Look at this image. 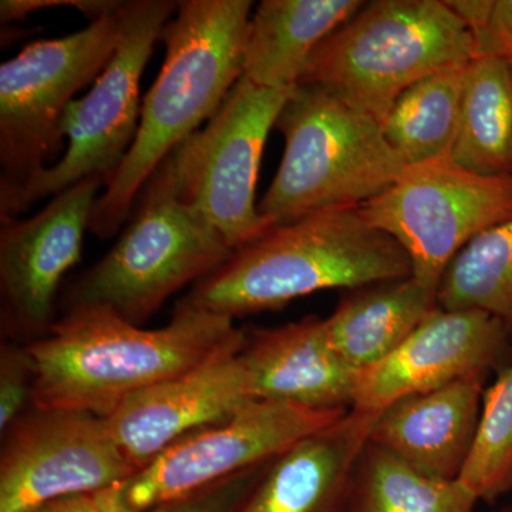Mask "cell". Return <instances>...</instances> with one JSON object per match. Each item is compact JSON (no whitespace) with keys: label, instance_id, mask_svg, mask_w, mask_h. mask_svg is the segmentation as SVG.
<instances>
[{"label":"cell","instance_id":"24","mask_svg":"<svg viewBox=\"0 0 512 512\" xmlns=\"http://www.w3.org/2000/svg\"><path fill=\"white\" fill-rule=\"evenodd\" d=\"M437 306L490 313L512 336V220L488 229L458 252L441 276Z\"/></svg>","mask_w":512,"mask_h":512},{"label":"cell","instance_id":"3","mask_svg":"<svg viewBox=\"0 0 512 512\" xmlns=\"http://www.w3.org/2000/svg\"><path fill=\"white\" fill-rule=\"evenodd\" d=\"M410 276L404 249L367 224L359 207L326 208L269 227L234 249L178 303L244 318L326 289L350 291Z\"/></svg>","mask_w":512,"mask_h":512},{"label":"cell","instance_id":"9","mask_svg":"<svg viewBox=\"0 0 512 512\" xmlns=\"http://www.w3.org/2000/svg\"><path fill=\"white\" fill-rule=\"evenodd\" d=\"M120 10L73 35L29 43L0 66V205L59 153L64 111L119 45Z\"/></svg>","mask_w":512,"mask_h":512},{"label":"cell","instance_id":"20","mask_svg":"<svg viewBox=\"0 0 512 512\" xmlns=\"http://www.w3.org/2000/svg\"><path fill=\"white\" fill-rule=\"evenodd\" d=\"M437 308L436 293L410 276L350 289L326 325L336 352L363 372L392 355Z\"/></svg>","mask_w":512,"mask_h":512},{"label":"cell","instance_id":"5","mask_svg":"<svg viewBox=\"0 0 512 512\" xmlns=\"http://www.w3.org/2000/svg\"><path fill=\"white\" fill-rule=\"evenodd\" d=\"M275 127L285 153L258 204L268 228L326 208L359 207L407 167L382 124L315 84H298Z\"/></svg>","mask_w":512,"mask_h":512},{"label":"cell","instance_id":"28","mask_svg":"<svg viewBox=\"0 0 512 512\" xmlns=\"http://www.w3.org/2000/svg\"><path fill=\"white\" fill-rule=\"evenodd\" d=\"M272 460L143 512H237Z\"/></svg>","mask_w":512,"mask_h":512},{"label":"cell","instance_id":"2","mask_svg":"<svg viewBox=\"0 0 512 512\" xmlns=\"http://www.w3.org/2000/svg\"><path fill=\"white\" fill-rule=\"evenodd\" d=\"M251 0H184L161 42L163 66L141 103L133 146L94 204L89 231L114 237L144 185L181 143L212 119L244 74Z\"/></svg>","mask_w":512,"mask_h":512},{"label":"cell","instance_id":"1","mask_svg":"<svg viewBox=\"0 0 512 512\" xmlns=\"http://www.w3.org/2000/svg\"><path fill=\"white\" fill-rule=\"evenodd\" d=\"M244 342L234 319L178 302L160 329L133 325L103 306L70 309L26 345L35 365L33 407L107 417L128 397Z\"/></svg>","mask_w":512,"mask_h":512},{"label":"cell","instance_id":"11","mask_svg":"<svg viewBox=\"0 0 512 512\" xmlns=\"http://www.w3.org/2000/svg\"><path fill=\"white\" fill-rule=\"evenodd\" d=\"M349 412L252 400L231 419L188 434L94 497L106 512H143L264 464Z\"/></svg>","mask_w":512,"mask_h":512},{"label":"cell","instance_id":"26","mask_svg":"<svg viewBox=\"0 0 512 512\" xmlns=\"http://www.w3.org/2000/svg\"><path fill=\"white\" fill-rule=\"evenodd\" d=\"M466 23L476 57L503 59L512 66V0H447Z\"/></svg>","mask_w":512,"mask_h":512},{"label":"cell","instance_id":"29","mask_svg":"<svg viewBox=\"0 0 512 512\" xmlns=\"http://www.w3.org/2000/svg\"><path fill=\"white\" fill-rule=\"evenodd\" d=\"M119 0H2L0 20L3 23L18 22L29 18L32 13L50 8H73L82 12L90 22L113 15L121 8Z\"/></svg>","mask_w":512,"mask_h":512},{"label":"cell","instance_id":"15","mask_svg":"<svg viewBox=\"0 0 512 512\" xmlns=\"http://www.w3.org/2000/svg\"><path fill=\"white\" fill-rule=\"evenodd\" d=\"M242 346L128 397L104 417L131 466L140 471L178 440L231 419L252 402Z\"/></svg>","mask_w":512,"mask_h":512},{"label":"cell","instance_id":"7","mask_svg":"<svg viewBox=\"0 0 512 512\" xmlns=\"http://www.w3.org/2000/svg\"><path fill=\"white\" fill-rule=\"evenodd\" d=\"M178 9L173 0H131L120 10L116 52L92 89L73 100L60 121L59 136L67 138L62 160L47 168L8 204L0 220H16L37 201L55 197L89 178L109 184L126 160L140 124V82L154 46Z\"/></svg>","mask_w":512,"mask_h":512},{"label":"cell","instance_id":"27","mask_svg":"<svg viewBox=\"0 0 512 512\" xmlns=\"http://www.w3.org/2000/svg\"><path fill=\"white\" fill-rule=\"evenodd\" d=\"M35 365L28 348L6 343L0 350V433L33 407Z\"/></svg>","mask_w":512,"mask_h":512},{"label":"cell","instance_id":"23","mask_svg":"<svg viewBox=\"0 0 512 512\" xmlns=\"http://www.w3.org/2000/svg\"><path fill=\"white\" fill-rule=\"evenodd\" d=\"M478 503L460 481L423 476L369 441L353 470L343 512H476Z\"/></svg>","mask_w":512,"mask_h":512},{"label":"cell","instance_id":"8","mask_svg":"<svg viewBox=\"0 0 512 512\" xmlns=\"http://www.w3.org/2000/svg\"><path fill=\"white\" fill-rule=\"evenodd\" d=\"M296 87L269 89L242 76L212 119L151 175L200 211L232 251L268 229L256 204L259 168L269 133Z\"/></svg>","mask_w":512,"mask_h":512},{"label":"cell","instance_id":"6","mask_svg":"<svg viewBox=\"0 0 512 512\" xmlns=\"http://www.w3.org/2000/svg\"><path fill=\"white\" fill-rule=\"evenodd\" d=\"M232 249L200 211L151 177L119 241L63 299L66 311L103 306L141 326L185 286L212 274Z\"/></svg>","mask_w":512,"mask_h":512},{"label":"cell","instance_id":"16","mask_svg":"<svg viewBox=\"0 0 512 512\" xmlns=\"http://www.w3.org/2000/svg\"><path fill=\"white\" fill-rule=\"evenodd\" d=\"M239 357L251 400L352 410L359 372L333 348L326 319L245 332Z\"/></svg>","mask_w":512,"mask_h":512},{"label":"cell","instance_id":"18","mask_svg":"<svg viewBox=\"0 0 512 512\" xmlns=\"http://www.w3.org/2000/svg\"><path fill=\"white\" fill-rule=\"evenodd\" d=\"M380 413V412H379ZM379 413L350 410L266 467L237 512H343L353 470Z\"/></svg>","mask_w":512,"mask_h":512},{"label":"cell","instance_id":"25","mask_svg":"<svg viewBox=\"0 0 512 512\" xmlns=\"http://www.w3.org/2000/svg\"><path fill=\"white\" fill-rule=\"evenodd\" d=\"M458 481L485 503L512 490V362L484 392L476 443Z\"/></svg>","mask_w":512,"mask_h":512},{"label":"cell","instance_id":"17","mask_svg":"<svg viewBox=\"0 0 512 512\" xmlns=\"http://www.w3.org/2000/svg\"><path fill=\"white\" fill-rule=\"evenodd\" d=\"M484 380L468 377L396 400L377 416L370 443L423 476L458 480L476 443Z\"/></svg>","mask_w":512,"mask_h":512},{"label":"cell","instance_id":"13","mask_svg":"<svg viewBox=\"0 0 512 512\" xmlns=\"http://www.w3.org/2000/svg\"><path fill=\"white\" fill-rule=\"evenodd\" d=\"M106 183L89 178L52 197L28 220L2 221V328L35 342L56 322V299L67 272L82 258L94 204Z\"/></svg>","mask_w":512,"mask_h":512},{"label":"cell","instance_id":"4","mask_svg":"<svg viewBox=\"0 0 512 512\" xmlns=\"http://www.w3.org/2000/svg\"><path fill=\"white\" fill-rule=\"evenodd\" d=\"M474 57L473 35L447 0H377L316 47L299 84L322 87L382 124L414 83Z\"/></svg>","mask_w":512,"mask_h":512},{"label":"cell","instance_id":"19","mask_svg":"<svg viewBox=\"0 0 512 512\" xmlns=\"http://www.w3.org/2000/svg\"><path fill=\"white\" fill-rule=\"evenodd\" d=\"M363 5L360 0H264L249 19L242 76L269 89L298 86L316 47Z\"/></svg>","mask_w":512,"mask_h":512},{"label":"cell","instance_id":"14","mask_svg":"<svg viewBox=\"0 0 512 512\" xmlns=\"http://www.w3.org/2000/svg\"><path fill=\"white\" fill-rule=\"evenodd\" d=\"M510 339L490 313L437 308L392 355L359 372L352 410L379 413L403 397L504 369Z\"/></svg>","mask_w":512,"mask_h":512},{"label":"cell","instance_id":"12","mask_svg":"<svg viewBox=\"0 0 512 512\" xmlns=\"http://www.w3.org/2000/svg\"><path fill=\"white\" fill-rule=\"evenodd\" d=\"M2 439L0 512L99 494L137 473L96 414L32 407Z\"/></svg>","mask_w":512,"mask_h":512},{"label":"cell","instance_id":"22","mask_svg":"<svg viewBox=\"0 0 512 512\" xmlns=\"http://www.w3.org/2000/svg\"><path fill=\"white\" fill-rule=\"evenodd\" d=\"M467 67L457 64L430 74L394 103L382 130L406 165L450 156L460 127Z\"/></svg>","mask_w":512,"mask_h":512},{"label":"cell","instance_id":"21","mask_svg":"<svg viewBox=\"0 0 512 512\" xmlns=\"http://www.w3.org/2000/svg\"><path fill=\"white\" fill-rule=\"evenodd\" d=\"M451 160L485 177L512 175V66L491 56L474 57Z\"/></svg>","mask_w":512,"mask_h":512},{"label":"cell","instance_id":"31","mask_svg":"<svg viewBox=\"0 0 512 512\" xmlns=\"http://www.w3.org/2000/svg\"><path fill=\"white\" fill-rule=\"evenodd\" d=\"M500 512H512V505H511V507H507V508H505V510L500 511Z\"/></svg>","mask_w":512,"mask_h":512},{"label":"cell","instance_id":"10","mask_svg":"<svg viewBox=\"0 0 512 512\" xmlns=\"http://www.w3.org/2000/svg\"><path fill=\"white\" fill-rule=\"evenodd\" d=\"M367 224L410 258L413 278L436 293L458 252L512 220V175L485 177L450 156L407 165L396 183L359 205Z\"/></svg>","mask_w":512,"mask_h":512},{"label":"cell","instance_id":"30","mask_svg":"<svg viewBox=\"0 0 512 512\" xmlns=\"http://www.w3.org/2000/svg\"><path fill=\"white\" fill-rule=\"evenodd\" d=\"M33 512H106L93 494L70 495L50 501Z\"/></svg>","mask_w":512,"mask_h":512}]
</instances>
